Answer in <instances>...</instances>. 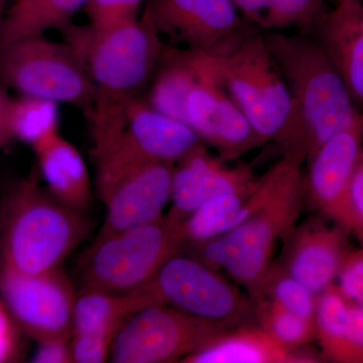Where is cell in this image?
Returning <instances> with one entry per match:
<instances>
[{"label": "cell", "instance_id": "1", "mask_svg": "<svg viewBox=\"0 0 363 363\" xmlns=\"http://www.w3.org/2000/svg\"><path fill=\"white\" fill-rule=\"evenodd\" d=\"M304 162L297 155L284 152L264 174L267 183L264 204L227 233L191 245V257L217 271H225L247 289L252 301L259 298L277 240H285L297 223L305 198Z\"/></svg>", "mask_w": 363, "mask_h": 363}, {"label": "cell", "instance_id": "2", "mask_svg": "<svg viewBox=\"0 0 363 363\" xmlns=\"http://www.w3.org/2000/svg\"><path fill=\"white\" fill-rule=\"evenodd\" d=\"M39 174L16 184L0 214V267L21 274L59 269L90 229L83 212L40 186Z\"/></svg>", "mask_w": 363, "mask_h": 363}, {"label": "cell", "instance_id": "3", "mask_svg": "<svg viewBox=\"0 0 363 363\" xmlns=\"http://www.w3.org/2000/svg\"><path fill=\"white\" fill-rule=\"evenodd\" d=\"M215 52L227 90L264 145L278 143L307 161L304 124L264 33L245 32Z\"/></svg>", "mask_w": 363, "mask_h": 363}, {"label": "cell", "instance_id": "4", "mask_svg": "<svg viewBox=\"0 0 363 363\" xmlns=\"http://www.w3.org/2000/svg\"><path fill=\"white\" fill-rule=\"evenodd\" d=\"M62 32L92 82L90 114L123 106L138 97L154 77L167 48L161 35L142 18L105 28L70 25Z\"/></svg>", "mask_w": 363, "mask_h": 363}, {"label": "cell", "instance_id": "5", "mask_svg": "<svg viewBox=\"0 0 363 363\" xmlns=\"http://www.w3.org/2000/svg\"><path fill=\"white\" fill-rule=\"evenodd\" d=\"M264 40L304 124L308 160L359 112L340 73L316 38L267 32Z\"/></svg>", "mask_w": 363, "mask_h": 363}, {"label": "cell", "instance_id": "6", "mask_svg": "<svg viewBox=\"0 0 363 363\" xmlns=\"http://www.w3.org/2000/svg\"><path fill=\"white\" fill-rule=\"evenodd\" d=\"M185 247L180 224L166 215L94 240L81 267V292H133L149 283Z\"/></svg>", "mask_w": 363, "mask_h": 363}, {"label": "cell", "instance_id": "7", "mask_svg": "<svg viewBox=\"0 0 363 363\" xmlns=\"http://www.w3.org/2000/svg\"><path fill=\"white\" fill-rule=\"evenodd\" d=\"M0 84L89 114L92 108V82L82 59L65 40L35 35L0 45Z\"/></svg>", "mask_w": 363, "mask_h": 363}, {"label": "cell", "instance_id": "8", "mask_svg": "<svg viewBox=\"0 0 363 363\" xmlns=\"http://www.w3.org/2000/svg\"><path fill=\"white\" fill-rule=\"evenodd\" d=\"M152 305L169 306L229 330L257 325L255 305L217 269L182 253L169 259L145 284Z\"/></svg>", "mask_w": 363, "mask_h": 363}, {"label": "cell", "instance_id": "9", "mask_svg": "<svg viewBox=\"0 0 363 363\" xmlns=\"http://www.w3.org/2000/svg\"><path fill=\"white\" fill-rule=\"evenodd\" d=\"M231 331L169 306L143 308L126 320L112 344L114 363L180 362Z\"/></svg>", "mask_w": 363, "mask_h": 363}, {"label": "cell", "instance_id": "10", "mask_svg": "<svg viewBox=\"0 0 363 363\" xmlns=\"http://www.w3.org/2000/svg\"><path fill=\"white\" fill-rule=\"evenodd\" d=\"M182 121L226 162L264 145L227 90L215 52H200L199 68L186 95Z\"/></svg>", "mask_w": 363, "mask_h": 363}, {"label": "cell", "instance_id": "11", "mask_svg": "<svg viewBox=\"0 0 363 363\" xmlns=\"http://www.w3.org/2000/svg\"><path fill=\"white\" fill-rule=\"evenodd\" d=\"M0 297L21 332L38 343L71 340L77 296L60 267L28 274L0 267Z\"/></svg>", "mask_w": 363, "mask_h": 363}, {"label": "cell", "instance_id": "12", "mask_svg": "<svg viewBox=\"0 0 363 363\" xmlns=\"http://www.w3.org/2000/svg\"><path fill=\"white\" fill-rule=\"evenodd\" d=\"M201 143L187 124L136 97L112 121L93 154L112 152L135 161L175 164Z\"/></svg>", "mask_w": 363, "mask_h": 363}, {"label": "cell", "instance_id": "13", "mask_svg": "<svg viewBox=\"0 0 363 363\" xmlns=\"http://www.w3.org/2000/svg\"><path fill=\"white\" fill-rule=\"evenodd\" d=\"M142 18L174 44L208 52L238 39L247 21L231 0H147Z\"/></svg>", "mask_w": 363, "mask_h": 363}, {"label": "cell", "instance_id": "14", "mask_svg": "<svg viewBox=\"0 0 363 363\" xmlns=\"http://www.w3.org/2000/svg\"><path fill=\"white\" fill-rule=\"evenodd\" d=\"M175 164L147 162L97 181L106 216L95 240L157 220L171 200Z\"/></svg>", "mask_w": 363, "mask_h": 363}, {"label": "cell", "instance_id": "15", "mask_svg": "<svg viewBox=\"0 0 363 363\" xmlns=\"http://www.w3.org/2000/svg\"><path fill=\"white\" fill-rule=\"evenodd\" d=\"M363 113L325 142L308 162L305 197L322 214L350 234L348 191L362 154Z\"/></svg>", "mask_w": 363, "mask_h": 363}, {"label": "cell", "instance_id": "16", "mask_svg": "<svg viewBox=\"0 0 363 363\" xmlns=\"http://www.w3.org/2000/svg\"><path fill=\"white\" fill-rule=\"evenodd\" d=\"M213 157L203 143L176 162L172 183L169 220L181 224L196 209L216 196L242 192L255 186L257 178L245 164L229 167Z\"/></svg>", "mask_w": 363, "mask_h": 363}, {"label": "cell", "instance_id": "17", "mask_svg": "<svg viewBox=\"0 0 363 363\" xmlns=\"http://www.w3.org/2000/svg\"><path fill=\"white\" fill-rule=\"evenodd\" d=\"M340 226L329 227L320 222L305 221L284 240L279 260L291 276L318 295L334 284L350 250L347 236Z\"/></svg>", "mask_w": 363, "mask_h": 363}, {"label": "cell", "instance_id": "18", "mask_svg": "<svg viewBox=\"0 0 363 363\" xmlns=\"http://www.w3.org/2000/svg\"><path fill=\"white\" fill-rule=\"evenodd\" d=\"M313 32L335 64L363 113V1L337 2Z\"/></svg>", "mask_w": 363, "mask_h": 363}, {"label": "cell", "instance_id": "19", "mask_svg": "<svg viewBox=\"0 0 363 363\" xmlns=\"http://www.w3.org/2000/svg\"><path fill=\"white\" fill-rule=\"evenodd\" d=\"M315 328L323 359L363 363V310L338 285L318 294Z\"/></svg>", "mask_w": 363, "mask_h": 363}, {"label": "cell", "instance_id": "20", "mask_svg": "<svg viewBox=\"0 0 363 363\" xmlns=\"http://www.w3.org/2000/svg\"><path fill=\"white\" fill-rule=\"evenodd\" d=\"M39 173L57 200L83 212L92 199L89 171L77 147L52 131L33 143Z\"/></svg>", "mask_w": 363, "mask_h": 363}, {"label": "cell", "instance_id": "21", "mask_svg": "<svg viewBox=\"0 0 363 363\" xmlns=\"http://www.w3.org/2000/svg\"><path fill=\"white\" fill-rule=\"evenodd\" d=\"M289 350L259 325L226 332L202 350L188 355L184 363L311 362V353Z\"/></svg>", "mask_w": 363, "mask_h": 363}, {"label": "cell", "instance_id": "22", "mask_svg": "<svg viewBox=\"0 0 363 363\" xmlns=\"http://www.w3.org/2000/svg\"><path fill=\"white\" fill-rule=\"evenodd\" d=\"M267 193L264 182L257 179L250 190L208 200L180 224L186 245L206 242L238 226L264 204Z\"/></svg>", "mask_w": 363, "mask_h": 363}, {"label": "cell", "instance_id": "23", "mask_svg": "<svg viewBox=\"0 0 363 363\" xmlns=\"http://www.w3.org/2000/svg\"><path fill=\"white\" fill-rule=\"evenodd\" d=\"M149 306L152 301L143 286L126 294L80 292L74 310L73 334L116 337L128 318Z\"/></svg>", "mask_w": 363, "mask_h": 363}, {"label": "cell", "instance_id": "24", "mask_svg": "<svg viewBox=\"0 0 363 363\" xmlns=\"http://www.w3.org/2000/svg\"><path fill=\"white\" fill-rule=\"evenodd\" d=\"M88 0H16L4 16L0 45L21 38L45 35L51 30H65Z\"/></svg>", "mask_w": 363, "mask_h": 363}, {"label": "cell", "instance_id": "25", "mask_svg": "<svg viewBox=\"0 0 363 363\" xmlns=\"http://www.w3.org/2000/svg\"><path fill=\"white\" fill-rule=\"evenodd\" d=\"M262 298L293 314L315 321L317 295L291 276L279 262H272L262 279L257 300Z\"/></svg>", "mask_w": 363, "mask_h": 363}, {"label": "cell", "instance_id": "26", "mask_svg": "<svg viewBox=\"0 0 363 363\" xmlns=\"http://www.w3.org/2000/svg\"><path fill=\"white\" fill-rule=\"evenodd\" d=\"M9 124L14 140L33 143L52 131L59 130V104L43 98H13L9 107Z\"/></svg>", "mask_w": 363, "mask_h": 363}, {"label": "cell", "instance_id": "27", "mask_svg": "<svg viewBox=\"0 0 363 363\" xmlns=\"http://www.w3.org/2000/svg\"><path fill=\"white\" fill-rule=\"evenodd\" d=\"M253 305L257 325L286 350H298L316 340L315 321L286 311L267 298L253 301Z\"/></svg>", "mask_w": 363, "mask_h": 363}, {"label": "cell", "instance_id": "28", "mask_svg": "<svg viewBox=\"0 0 363 363\" xmlns=\"http://www.w3.org/2000/svg\"><path fill=\"white\" fill-rule=\"evenodd\" d=\"M327 11L324 0H266L259 28L266 32H281L292 26L313 30Z\"/></svg>", "mask_w": 363, "mask_h": 363}, {"label": "cell", "instance_id": "29", "mask_svg": "<svg viewBox=\"0 0 363 363\" xmlns=\"http://www.w3.org/2000/svg\"><path fill=\"white\" fill-rule=\"evenodd\" d=\"M147 0H88L84 7L89 25L105 28L138 18V13Z\"/></svg>", "mask_w": 363, "mask_h": 363}, {"label": "cell", "instance_id": "30", "mask_svg": "<svg viewBox=\"0 0 363 363\" xmlns=\"http://www.w3.org/2000/svg\"><path fill=\"white\" fill-rule=\"evenodd\" d=\"M338 286L346 297L363 310V247L350 250L338 272Z\"/></svg>", "mask_w": 363, "mask_h": 363}, {"label": "cell", "instance_id": "31", "mask_svg": "<svg viewBox=\"0 0 363 363\" xmlns=\"http://www.w3.org/2000/svg\"><path fill=\"white\" fill-rule=\"evenodd\" d=\"M21 332L20 326L0 297V362H18L21 358Z\"/></svg>", "mask_w": 363, "mask_h": 363}, {"label": "cell", "instance_id": "32", "mask_svg": "<svg viewBox=\"0 0 363 363\" xmlns=\"http://www.w3.org/2000/svg\"><path fill=\"white\" fill-rule=\"evenodd\" d=\"M348 205L351 221L350 234L357 238L363 247V150L351 179Z\"/></svg>", "mask_w": 363, "mask_h": 363}, {"label": "cell", "instance_id": "33", "mask_svg": "<svg viewBox=\"0 0 363 363\" xmlns=\"http://www.w3.org/2000/svg\"><path fill=\"white\" fill-rule=\"evenodd\" d=\"M39 344V348L33 358V362H74L70 340H52Z\"/></svg>", "mask_w": 363, "mask_h": 363}, {"label": "cell", "instance_id": "34", "mask_svg": "<svg viewBox=\"0 0 363 363\" xmlns=\"http://www.w3.org/2000/svg\"><path fill=\"white\" fill-rule=\"evenodd\" d=\"M13 97L6 92V87L0 84V149L14 140L9 124V107Z\"/></svg>", "mask_w": 363, "mask_h": 363}, {"label": "cell", "instance_id": "35", "mask_svg": "<svg viewBox=\"0 0 363 363\" xmlns=\"http://www.w3.org/2000/svg\"><path fill=\"white\" fill-rule=\"evenodd\" d=\"M231 1L238 7L245 20L259 28L266 13V0H231Z\"/></svg>", "mask_w": 363, "mask_h": 363}, {"label": "cell", "instance_id": "36", "mask_svg": "<svg viewBox=\"0 0 363 363\" xmlns=\"http://www.w3.org/2000/svg\"><path fill=\"white\" fill-rule=\"evenodd\" d=\"M4 4H6V0H0V30H1L2 23H4Z\"/></svg>", "mask_w": 363, "mask_h": 363}, {"label": "cell", "instance_id": "37", "mask_svg": "<svg viewBox=\"0 0 363 363\" xmlns=\"http://www.w3.org/2000/svg\"><path fill=\"white\" fill-rule=\"evenodd\" d=\"M342 1H363V0H337V2H342Z\"/></svg>", "mask_w": 363, "mask_h": 363}]
</instances>
